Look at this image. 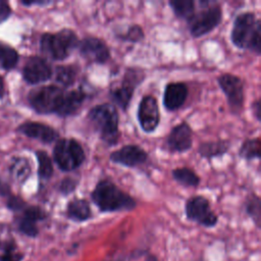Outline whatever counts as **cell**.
<instances>
[{
    "label": "cell",
    "mask_w": 261,
    "mask_h": 261,
    "mask_svg": "<svg viewBox=\"0 0 261 261\" xmlns=\"http://www.w3.org/2000/svg\"><path fill=\"white\" fill-rule=\"evenodd\" d=\"M16 132L44 144H51L59 139L57 129L40 121H24L16 127Z\"/></svg>",
    "instance_id": "cell-17"
},
{
    "label": "cell",
    "mask_w": 261,
    "mask_h": 261,
    "mask_svg": "<svg viewBox=\"0 0 261 261\" xmlns=\"http://www.w3.org/2000/svg\"><path fill=\"white\" fill-rule=\"evenodd\" d=\"M92 202L102 213L134 210L138 202L109 178L100 179L90 194Z\"/></svg>",
    "instance_id": "cell-1"
},
{
    "label": "cell",
    "mask_w": 261,
    "mask_h": 261,
    "mask_svg": "<svg viewBox=\"0 0 261 261\" xmlns=\"http://www.w3.org/2000/svg\"><path fill=\"white\" fill-rule=\"evenodd\" d=\"M200 7L187 21L193 38H201L215 30L222 21V7L217 1H200Z\"/></svg>",
    "instance_id": "cell-5"
},
{
    "label": "cell",
    "mask_w": 261,
    "mask_h": 261,
    "mask_svg": "<svg viewBox=\"0 0 261 261\" xmlns=\"http://www.w3.org/2000/svg\"><path fill=\"white\" fill-rule=\"evenodd\" d=\"M199 261H204V260H199Z\"/></svg>",
    "instance_id": "cell-41"
},
{
    "label": "cell",
    "mask_w": 261,
    "mask_h": 261,
    "mask_svg": "<svg viewBox=\"0 0 261 261\" xmlns=\"http://www.w3.org/2000/svg\"><path fill=\"white\" fill-rule=\"evenodd\" d=\"M77 49L81 56L90 63L104 64L111 57L108 45L95 36H87L80 40Z\"/></svg>",
    "instance_id": "cell-12"
},
{
    "label": "cell",
    "mask_w": 261,
    "mask_h": 261,
    "mask_svg": "<svg viewBox=\"0 0 261 261\" xmlns=\"http://www.w3.org/2000/svg\"><path fill=\"white\" fill-rule=\"evenodd\" d=\"M52 76L53 68L50 62L42 56H30L22 67V77L29 85L45 83Z\"/></svg>",
    "instance_id": "cell-13"
},
{
    "label": "cell",
    "mask_w": 261,
    "mask_h": 261,
    "mask_svg": "<svg viewBox=\"0 0 261 261\" xmlns=\"http://www.w3.org/2000/svg\"><path fill=\"white\" fill-rule=\"evenodd\" d=\"M53 160L61 171L70 172L83 165L86 153L82 144L74 138H61L53 148Z\"/></svg>",
    "instance_id": "cell-6"
},
{
    "label": "cell",
    "mask_w": 261,
    "mask_h": 261,
    "mask_svg": "<svg viewBox=\"0 0 261 261\" xmlns=\"http://www.w3.org/2000/svg\"><path fill=\"white\" fill-rule=\"evenodd\" d=\"M230 148V143L227 140H215L203 142L198 147V153L202 158L213 159L225 155Z\"/></svg>",
    "instance_id": "cell-22"
},
{
    "label": "cell",
    "mask_w": 261,
    "mask_h": 261,
    "mask_svg": "<svg viewBox=\"0 0 261 261\" xmlns=\"http://www.w3.org/2000/svg\"><path fill=\"white\" fill-rule=\"evenodd\" d=\"M173 179L186 188H197L201 181L200 176L190 167H176L172 169Z\"/></svg>",
    "instance_id": "cell-24"
},
{
    "label": "cell",
    "mask_w": 261,
    "mask_h": 261,
    "mask_svg": "<svg viewBox=\"0 0 261 261\" xmlns=\"http://www.w3.org/2000/svg\"><path fill=\"white\" fill-rule=\"evenodd\" d=\"M245 212L252 219L255 225L261 226V201L257 194H251L245 201Z\"/></svg>",
    "instance_id": "cell-29"
},
{
    "label": "cell",
    "mask_w": 261,
    "mask_h": 261,
    "mask_svg": "<svg viewBox=\"0 0 261 261\" xmlns=\"http://www.w3.org/2000/svg\"><path fill=\"white\" fill-rule=\"evenodd\" d=\"M4 95H5V85H4L3 76L0 74V101L3 99Z\"/></svg>",
    "instance_id": "cell-38"
},
{
    "label": "cell",
    "mask_w": 261,
    "mask_h": 261,
    "mask_svg": "<svg viewBox=\"0 0 261 261\" xmlns=\"http://www.w3.org/2000/svg\"><path fill=\"white\" fill-rule=\"evenodd\" d=\"M21 5L25 6V7H31V6H34V5H37V6H47L49 4L52 3V1H48V0H21L19 2Z\"/></svg>",
    "instance_id": "cell-35"
},
{
    "label": "cell",
    "mask_w": 261,
    "mask_h": 261,
    "mask_svg": "<svg viewBox=\"0 0 261 261\" xmlns=\"http://www.w3.org/2000/svg\"><path fill=\"white\" fill-rule=\"evenodd\" d=\"M87 97V93L82 88L65 91L61 105L56 112V115L60 117H68L76 114Z\"/></svg>",
    "instance_id": "cell-19"
},
{
    "label": "cell",
    "mask_w": 261,
    "mask_h": 261,
    "mask_svg": "<svg viewBox=\"0 0 261 261\" xmlns=\"http://www.w3.org/2000/svg\"><path fill=\"white\" fill-rule=\"evenodd\" d=\"M137 118L140 127L144 133L152 134L160 123L161 115L156 97L145 95L142 97L137 111Z\"/></svg>",
    "instance_id": "cell-11"
},
{
    "label": "cell",
    "mask_w": 261,
    "mask_h": 261,
    "mask_svg": "<svg viewBox=\"0 0 261 261\" xmlns=\"http://www.w3.org/2000/svg\"><path fill=\"white\" fill-rule=\"evenodd\" d=\"M146 261H158V259H157L155 256H153V255H150V256H148V257H147Z\"/></svg>",
    "instance_id": "cell-39"
},
{
    "label": "cell",
    "mask_w": 261,
    "mask_h": 261,
    "mask_svg": "<svg viewBox=\"0 0 261 261\" xmlns=\"http://www.w3.org/2000/svg\"><path fill=\"white\" fill-rule=\"evenodd\" d=\"M168 4L174 15L186 21L193 16L196 10V2L193 0H172Z\"/></svg>",
    "instance_id": "cell-26"
},
{
    "label": "cell",
    "mask_w": 261,
    "mask_h": 261,
    "mask_svg": "<svg viewBox=\"0 0 261 261\" xmlns=\"http://www.w3.org/2000/svg\"><path fill=\"white\" fill-rule=\"evenodd\" d=\"M252 111L253 115L257 121H261V100L257 98L252 104Z\"/></svg>",
    "instance_id": "cell-36"
},
{
    "label": "cell",
    "mask_w": 261,
    "mask_h": 261,
    "mask_svg": "<svg viewBox=\"0 0 261 261\" xmlns=\"http://www.w3.org/2000/svg\"><path fill=\"white\" fill-rule=\"evenodd\" d=\"M37 161H38V177L40 180H49L53 173V161L49 154L44 150H37L35 152Z\"/></svg>",
    "instance_id": "cell-25"
},
{
    "label": "cell",
    "mask_w": 261,
    "mask_h": 261,
    "mask_svg": "<svg viewBox=\"0 0 261 261\" xmlns=\"http://www.w3.org/2000/svg\"><path fill=\"white\" fill-rule=\"evenodd\" d=\"M189 89L184 82H169L165 85L163 91L162 103L167 111L179 109L187 101Z\"/></svg>",
    "instance_id": "cell-18"
},
{
    "label": "cell",
    "mask_w": 261,
    "mask_h": 261,
    "mask_svg": "<svg viewBox=\"0 0 261 261\" xmlns=\"http://www.w3.org/2000/svg\"><path fill=\"white\" fill-rule=\"evenodd\" d=\"M11 193L12 192H11V188H10L9 184L0 179V196L7 198Z\"/></svg>",
    "instance_id": "cell-37"
},
{
    "label": "cell",
    "mask_w": 261,
    "mask_h": 261,
    "mask_svg": "<svg viewBox=\"0 0 261 261\" xmlns=\"http://www.w3.org/2000/svg\"><path fill=\"white\" fill-rule=\"evenodd\" d=\"M18 60V52L13 47L0 41V68L4 70L13 69Z\"/></svg>",
    "instance_id": "cell-27"
},
{
    "label": "cell",
    "mask_w": 261,
    "mask_h": 261,
    "mask_svg": "<svg viewBox=\"0 0 261 261\" xmlns=\"http://www.w3.org/2000/svg\"><path fill=\"white\" fill-rule=\"evenodd\" d=\"M217 84L226 98L230 111L240 114L245 102L244 81L236 74L225 72L217 77Z\"/></svg>",
    "instance_id": "cell-10"
},
{
    "label": "cell",
    "mask_w": 261,
    "mask_h": 261,
    "mask_svg": "<svg viewBox=\"0 0 261 261\" xmlns=\"http://www.w3.org/2000/svg\"><path fill=\"white\" fill-rule=\"evenodd\" d=\"M77 186H79V179L71 176H66L60 180V182L58 184L57 190L61 195L68 196L76 190Z\"/></svg>",
    "instance_id": "cell-31"
},
{
    "label": "cell",
    "mask_w": 261,
    "mask_h": 261,
    "mask_svg": "<svg viewBox=\"0 0 261 261\" xmlns=\"http://www.w3.org/2000/svg\"><path fill=\"white\" fill-rule=\"evenodd\" d=\"M116 38L123 42H130V43H139L145 38V33L143 28L140 24L134 23L130 24L125 32L116 34Z\"/></svg>",
    "instance_id": "cell-30"
},
{
    "label": "cell",
    "mask_w": 261,
    "mask_h": 261,
    "mask_svg": "<svg viewBox=\"0 0 261 261\" xmlns=\"http://www.w3.org/2000/svg\"><path fill=\"white\" fill-rule=\"evenodd\" d=\"M48 213L38 205H28L22 211L17 220V229L20 233L28 238H37L40 229L38 222L45 220Z\"/></svg>",
    "instance_id": "cell-14"
},
{
    "label": "cell",
    "mask_w": 261,
    "mask_h": 261,
    "mask_svg": "<svg viewBox=\"0 0 261 261\" xmlns=\"http://www.w3.org/2000/svg\"><path fill=\"white\" fill-rule=\"evenodd\" d=\"M107 261H121V260H107Z\"/></svg>",
    "instance_id": "cell-40"
},
{
    "label": "cell",
    "mask_w": 261,
    "mask_h": 261,
    "mask_svg": "<svg viewBox=\"0 0 261 261\" xmlns=\"http://www.w3.org/2000/svg\"><path fill=\"white\" fill-rule=\"evenodd\" d=\"M80 39L70 29H62L55 33H44L40 38V48L43 54L52 60H65L77 48Z\"/></svg>",
    "instance_id": "cell-4"
},
{
    "label": "cell",
    "mask_w": 261,
    "mask_h": 261,
    "mask_svg": "<svg viewBox=\"0 0 261 261\" xmlns=\"http://www.w3.org/2000/svg\"><path fill=\"white\" fill-rule=\"evenodd\" d=\"M192 145L193 129L186 121L174 125L165 140V146L171 153H184L190 150Z\"/></svg>",
    "instance_id": "cell-15"
},
{
    "label": "cell",
    "mask_w": 261,
    "mask_h": 261,
    "mask_svg": "<svg viewBox=\"0 0 261 261\" xmlns=\"http://www.w3.org/2000/svg\"><path fill=\"white\" fill-rule=\"evenodd\" d=\"M65 90L57 85H45L31 90L28 94V102L31 108L43 115L56 114Z\"/></svg>",
    "instance_id": "cell-8"
},
{
    "label": "cell",
    "mask_w": 261,
    "mask_h": 261,
    "mask_svg": "<svg viewBox=\"0 0 261 261\" xmlns=\"http://www.w3.org/2000/svg\"><path fill=\"white\" fill-rule=\"evenodd\" d=\"M9 174L17 184H24L32 174V165L24 156H14L9 163Z\"/></svg>",
    "instance_id": "cell-21"
},
{
    "label": "cell",
    "mask_w": 261,
    "mask_h": 261,
    "mask_svg": "<svg viewBox=\"0 0 261 261\" xmlns=\"http://www.w3.org/2000/svg\"><path fill=\"white\" fill-rule=\"evenodd\" d=\"M12 14V8L9 3L4 0H0V23L6 21Z\"/></svg>",
    "instance_id": "cell-34"
},
{
    "label": "cell",
    "mask_w": 261,
    "mask_h": 261,
    "mask_svg": "<svg viewBox=\"0 0 261 261\" xmlns=\"http://www.w3.org/2000/svg\"><path fill=\"white\" fill-rule=\"evenodd\" d=\"M87 117L98 133L99 138L107 146L116 145L120 136L119 115L117 108L110 103H102L93 106Z\"/></svg>",
    "instance_id": "cell-3"
},
{
    "label": "cell",
    "mask_w": 261,
    "mask_h": 261,
    "mask_svg": "<svg viewBox=\"0 0 261 261\" xmlns=\"http://www.w3.org/2000/svg\"><path fill=\"white\" fill-rule=\"evenodd\" d=\"M187 219L204 227H213L218 222V216L212 210L209 200L202 195L189 198L185 204Z\"/></svg>",
    "instance_id": "cell-9"
},
{
    "label": "cell",
    "mask_w": 261,
    "mask_h": 261,
    "mask_svg": "<svg viewBox=\"0 0 261 261\" xmlns=\"http://www.w3.org/2000/svg\"><path fill=\"white\" fill-rule=\"evenodd\" d=\"M66 217L74 222H85L92 217V210L88 200L73 198L68 201L65 209Z\"/></svg>",
    "instance_id": "cell-20"
},
{
    "label": "cell",
    "mask_w": 261,
    "mask_h": 261,
    "mask_svg": "<svg viewBox=\"0 0 261 261\" xmlns=\"http://www.w3.org/2000/svg\"><path fill=\"white\" fill-rule=\"evenodd\" d=\"M23 258L24 254L17 250L2 252L0 254V261H22Z\"/></svg>",
    "instance_id": "cell-33"
},
{
    "label": "cell",
    "mask_w": 261,
    "mask_h": 261,
    "mask_svg": "<svg viewBox=\"0 0 261 261\" xmlns=\"http://www.w3.org/2000/svg\"><path fill=\"white\" fill-rule=\"evenodd\" d=\"M80 68L76 64H61L57 65L53 70L55 82L63 88L72 86L76 80Z\"/></svg>",
    "instance_id": "cell-23"
},
{
    "label": "cell",
    "mask_w": 261,
    "mask_h": 261,
    "mask_svg": "<svg viewBox=\"0 0 261 261\" xmlns=\"http://www.w3.org/2000/svg\"><path fill=\"white\" fill-rule=\"evenodd\" d=\"M149 158L148 153L139 145L129 144L112 151L109 159L114 164H119L125 167H137L144 164Z\"/></svg>",
    "instance_id": "cell-16"
},
{
    "label": "cell",
    "mask_w": 261,
    "mask_h": 261,
    "mask_svg": "<svg viewBox=\"0 0 261 261\" xmlns=\"http://www.w3.org/2000/svg\"><path fill=\"white\" fill-rule=\"evenodd\" d=\"M230 41L239 49L261 53V20L252 11L239 13L232 22Z\"/></svg>",
    "instance_id": "cell-2"
},
{
    "label": "cell",
    "mask_w": 261,
    "mask_h": 261,
    "mask_svg": "<svg viewBox=\"0 0 261 261\" xmlns=\"http://www.w3.org/2000/svg\"><path fill=\"white\" fill-rule=\"evenodd\" d=\"M5 205L12 212H21L28 206V203L20 196L11 193L6 198Z\"/></svg>",
    "instance_id": "cell-32"
},
{
    "label": "cell",
    "mask_w": 261,
    "mask_h": 261,
    "mask_svg": "<svg viewBox=\"0 0 261 261\" xmlns=\"http://www.w3.org/2000/svg\"><path fill=\"white\" fill-rule=\"evenodd\" d=\"M145 76L146 73L142 68L137 66L127 67L120 82L109 90V98L113 105L125 111L129 106L136 89L145 80Z\"/></svg>",
    "instance_id": "cell-7"
},
{
    "label": "cell",
    "mask_w": 261,
    "mask_h": 261,
    "mask_svg": "<svg viewBox=\"0 0 261 261\" xmlns=\"http://www.w3.org/2000/svg\"><path fill=\"white\" fill-rule=\"evenodd\" d=\"M260 145L261 140L259 137L244 140L239 149V156L248 161L260 159Z\"/></svg>",
    "instance_id": "cell-28"
}]
</instances>
